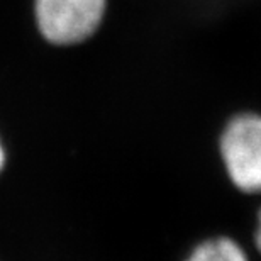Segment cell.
Listing matches in <instances>:
<instances>
[{
  "label": "cell",
  "instance_id": "obj_1",
  "mask_svg": "<svg viewBox=\"0 0 261 261\" xmlns=\"http://www.w3.org/2000/svg\"><path fill=\"white\" fill-rule=\"evenodd\" d=\"M217 151L234 189L261 197V114L243 111L229 117L219 134Z\"/></svg>",
  "mask_w": 261,
  "mask_h": 261
},
{
  "label": "cell",
  "instance_id": "obj_2",
  "mask_svg": "<svg viewBox=\"0 0 261 261\" xmlns=\"http://www.w3.org/2000/svg\"><path fill=\"white\" fill-rule=\"evenodd\" d=\"M109 0H33L38 34L51 46H78L100 29Z\"/></svg>",
  "mask_w": 261,
  "mask_h": 261
},
{
  "label": "cell",
  "instance_id": "obj_3",
  "mask_svg": "<svg viewBox=\"0 0 261 261\" xmlns=\"http://www.w3.org/2000/svg\"><path fill=\"white\" fill-rule=\"evenodd\" d=\"M181 261H251V258L241 243L219 234L198 241Z\"/></svg>",
  "mask_w": 261,
  "mask_h": 261
},
{
  "label": "cell",
  "instance_id": "obj_4",
  "mask_svg": "<svg viewBox=\"0 0 261 261\" xmlns=\"http://www.w3.org/2000/svg\"><path fill=\"white\" fill-rule=\"evenodd\" d=\"M253 251L261 258V205L256 212V227L253 232Z\"/></svg>",
  "mask_w": 261,
  "mask_h": 261
},
{
  "label": "cell",
  "instance_id": "obj_5",
  "mask_svg": "<svg viewBox=\"0 0 261 261\" xmlns=\"http://www.w3.org/2000/svg\"><path fill=\"white\" fill-rule=\"evenodd\" d=\"M5 165H7V149H5L4 141H2V138H0V173L4 171Z\"/></svg>",
  "mask_w": 261,
  "mask_h": 261
}]
</instances>
